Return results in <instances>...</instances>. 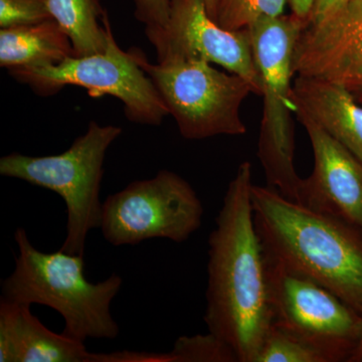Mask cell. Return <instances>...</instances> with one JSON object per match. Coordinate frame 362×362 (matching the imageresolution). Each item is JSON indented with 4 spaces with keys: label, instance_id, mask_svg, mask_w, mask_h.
I'll return each instance as SVG.
<instances>
[{
    "label": "cell",
    "instance_id": "obj_1",
    "mask_svg": "<svg viewBox=\"0 0 362 362\" xmlns=\"http://www.w3.org/2000/svg\"><path fill=\"white\" fill-rule=\"evenodd\" d=\"M252 165L243 162L228 185L209 239L204 322L239 362H256L275 321L270 258L255 223Z\"/></svg>",
    "mask_w": 362,
    "mask_h": 362
},
{
    "label": "cell",
    "instance_id": "obj_2",
    "mask_svg": "<svg viewBox=\"0 0 362 362\" xmlns=\"http://www.w3.org/2000/svg\"><path fill=\"white\" fill-rule=\"evenodd\" d=\"M255 223L267 252L327 288L362 316V235L341 221L252 185Z\"/></svg>",
    "mask_w": 362,
    "mask_h": 362
},
{
    "label": "cell",
    "instance_id": "obj_3",
    "mask_svg": "<svg viewBox=\"0 0 362 362\" xmlns=\"http://www.w3.org/2000/svg\"><path fill=\"white\" fill-rule=\"evenodd\" d=\"M14 240L18 249L16 268L1 282V298L54 309L65 320L64 333L81 341L118 337L111 304L122 287L120 276L113 274L102 282L90 283L85 276L84 256L62 250L40 252L23 228L16 230Z\"/></svg>",
    "mask_w": 362,
    "mask_h": 362
},
{
    "label": "cell",
    "instance_id": "obj_4",
    "mask_svg": "<svg viewBox=\"0 0 362 362\" xmlns=\"http://www.w3.org/2000/svg\"><path fill=\"white\" fill-rule=\"evenodd\" d=\"M307 23L294 14L267 16L247 28L262 80L263 119L258 157L268 187L298 202L303 178L295 168V131L291 114L293 59L300 33Z\"/></svg>",
    "mask_w": 362,
    "mask_h": 362
},
{
    "label": "cell",
    "instance_id": "obj_5",
    "mask_svg": "<svg viewBox=\"0 0 362 362\" xmlns=\"http://www.w3.org/2000/svg\"><path fill=\"white\" fill-rule=\"evenodd\" d=\"M121 133L118 126L90 121L85 134L58 156L11 153L0 159L2 176L52 190L65 201L66 235L59 249L63 252L84 256L88 233L101 226L105 156Z\"/></svg>",
    "mask_w": 362,
    "mask_h": 362
},
{
    "label": "cell",
    "instance_id": "obj_6",
    "mask_svg": "<svg viewBox=\"0 0 362 362\" xmlns=\"http://www.w3.org/2000/svg\"><path fill=\"white\" fill-rule=\"evenodd\" d=\"M130 51L151 78L183 138L246 134L240 107L255 94L246 78L216 70L206 61L168 59L152 64L140 49Z\"/></svg>",
    "mask_w": 362,
    "mask_h": 362
},
{
    "label": "cell",
    "instance_id": "obj_7",
    "mask_svg": "<svg viewBox=\"0 0 362 362\" xmlns=\"http://www.w3.org/2000/svg\"><path fill=\"white\" fill-rule=\"evenodd\" d=\"M104 23L108 32L104 52L70 57L57 65L13 69L9 74L42 96H51L69 85L85 88L92 98L110 95L122 102L131 122L160 125L169 113L158 90L132 52H124L117 44L107 14Z\"/></svg>",
    "mask_w": 362,
    "mask_h": 362
},
{
    "label": "cell",
    "instance_id": "obj_8",
    "mask_svg": "<svg viewBox=\"0 0 362 362\" xmlns=\"http://www.w3.org/2000/svg\"><path fill=\"white\" fill-rule=\"evenodd\" d=\"M204 206L181 176L160 170L109 195L102 209L101 232L112 246H135L146 240L182 243L202 226Z\"/></svg>",
    "mask_w": 362,
    "mask_h": 362
},
{
    "label": "cell",
    "instance_id": "obj_9",
    "mask_svg": "<svg viewBox=\"0 0 362 362\" xmlns=\"http://www.w3.org/2000/svg\"><path fill=\"white\" fill-rule=\"evenodd\" d=\"M157 62L197 59L237 74L262 96V80L255 62L249 30H228L209 16L204 0H171L168 23L145 28Z\"/></svg>",
    "mask_w": 362,
    "mask_h": 362
},
{
    "label": "cell",
    "instance_id": "obj_10",
    "mask_svg": "<svg viewBox=\"0 0 362 362\" xmlns=\"http://www.w3.org/2000/svg\"><path fill=\"white\" fill-rule=\"evenodd\" d=\"M269 258L274 322L334 350L349 362L361 337V314L327 288Z\"/></svg>",
    "mask_w": 362,
    "mask_h": 362
},
{
    "label": "cell",
    "instance_id": "obj_11",
    "mask_svg": "<svg viewBox=\"0 0 362 362\" xmlns=\"http://www.w3.org/2000/svg\"><path fill=\"white\" fill-rule=\"evenodd\" d=\"M296 77L338 86L362 106V0L319 23L304 26L295 47Z\"/></svg>",
    "mask_w": 362,
    "mask_h": 362
},
{
    "label": "cell",
    "instance_id": "obj_12",
    "mask_svg": "<svg viewBox=\"0 0 362 362\" xmlns=\"http://www.w3.org/2000/svg\"><path fill=\"white\" fill-rule=\"evenodd\" d=\"M310 139L314 169L297 204L346 223L362 235V163L302 112H295Z\"/></svg>",
    "mask_w": 362,
    "mask_h": 362
},
{
    "label": "cell",
    "instance_id": "obj_13",
    "mask_svg": "<svg viewBox=\"0 0 362 362\" xmlns=\"http://www.w3.org/2000/svg\"><path fill=\"white\" fill-rule=\"evenodd\" d=\"M85 342L52 332L30 305L0 301V362H94Z\"/></svg>",
    "mask_w": 362,
    "mask_h": 362
},
{
    "label": "cell",
    "instance_id": "obj_14",
    "mask_svg": "<svg viewBox=\"0 0 362 362\" xmlns=\"http://www.w3.org/2000/svg\"><path fill=\"white\" fill-rule=\"evenodd\" d=\"M293 110L309 117L362 163V106L347 90L316 78L296 77Z\"/></svg>",
    "mask_w": 362,
    "mask_h": 362
},
{
    "label": "cell",
    "instance_id": "obj_15",
    "mask_svg": "<svg viewBox=\"0 0 362 362\" xmlns=\"http://www.w3.org/2000/svg\"><path fill=\"white\" fill-rule=\"evenodd\" d=\"M70 57L71 40L52 18L0 30V66L8 71L57 65Z\"/></svg>",
    "mask_w": 362,
    "mask_h": 362
},
{
    "label": "cell",
    "instance_id": "obj_16",
    "mask_svg": "<svg viewBox=\"0 0 362 362\" xmlns=\"http://www.w3.org/2000/svg\"><path fill=\"white\" fill-rule=\"evenodd\" d=\"M52 20L65 30L75 57L102 52L108 45L106 16L99 0H47Z\"/></svg>",
    "mask_w": 362,
    "mask_h": 362
},
{
    "label": "cell",
    "instance_id": "obj_17",
    "mask_svg": "<svg viewBox=\"0 0 362 362\" xmlns=\"http://www.w3.org/2000/svg\"><path fill=\"white\" fill-rule=\"evenodd\" d=\"M256 362H344L334 350L274 322Z\"/></svg>",
    "mask_w": 362,
    "mask_h": 362
},
{
    "label": "cell",
    "instance_id": "obj_18",
    "mask_svg": "<svg viewBox=\"0 0 362 362\" xmlns=\"http://www.w3.org/2000/svg\"><path fill=\"white\" fill-rule=\"evenodd\" d=\"M286 0H218L216 21L228 30H242L267 16L284 13Z\"/></svg>",
    "mask_w": 362,
    "mask_h": 362
},
{
    "label": "cell",
    "instance_id": "obj_19",
    "mask_svg": "<svg viewBox=\"0 0 362 362\" xmlns=\"http://www.w3.org/2000/svg\"><path fill=\"white\" fill-rule=\"evenodd\" d=\"M168 354V362H238L230 345L211 334L180 337Z\"/></svg>",
    "mask_w": 362,
    "mask_h": 362
},
{
    "label": "cell",
    "instance_id": "obj_20",
    "mask_svg": "<svg viewBox=\"0 0 362 362\" xmlns=\"http://www.w3.org/2000/svg\"><path fill=\"white\" fill-rule=\"evenodd\" d=\"M52 20L47 0H0V28Z\"/></svg>",
    "mask_w": 362,
    "mask_h": 362
},
{
    "label": "cell",
    "instance_id": "obj_21",
    "mask_svg": "<svg viewBox=\"0 0 362 362\" xmlns=\"http://www.w3.org/2000/svg\"><path fill=\"white\" fill-rule=\"evenodd\" d=\"M135 16L145 28H162L170 13L171 0H133Z\"/></svg>",
    "mask_w": 362,
    "mask_h": 362
},
{
    "label": "cell",
    "instance_id": "obj_22",
    "mask_svg": "<svg viewBox=\"0 0 362 362\" xmlns=\"http://www.w3.org/2000/svg\"><path fill=\"white\" fill-rule=\"evenodd\" d=\"M351 0H314L308 23H319L346 8Z\"/></svg>",
    "mask_w": 362,
    "mask_h": 362
},
{
    "label": "cell",
    "instance_id": "obj_23",
    "mask_svg": "<svg viewBox=\"0 0 362 362\" xmlns=\"http://www.w3.org/2000/svg\"><path fill=\"white\" fill-rule=\"evenodd\" d=\"M314 0H290L293 14L308 25Z\"/></svg>",
    "mask_w": 362,
    "mask_h": 362
},
{
    "label": "cell",
    "instance_id": "obj_24",
    "mask_svg": "<svg viewBox=\"0 0 362 362\" xmlns=\"http://www.w3.org/2000/svg\"><path fill=\"white\" fill-rule=\"evenodd\" d=\"M206 11L213 20H216V9H218V0H204Z\"/></svg>",
    "mask_w": 362,
    "mask_h": 362
},
{
    "label": "cell",
    "instance_id": "obj_25",
    "mask_svg": "<svg viewBox=\"0 0 362 362\" xmlns=\"http://www.w3.org/2000/svg\"><path fill=\"white\" fill-rule=\"evenodd\" d=\"M349 362H362V332L359 341L357 343L356 349H354Z\"/></svg>",
    "mask_w": 362,
    "mask_h": 362
}]
</instances>
